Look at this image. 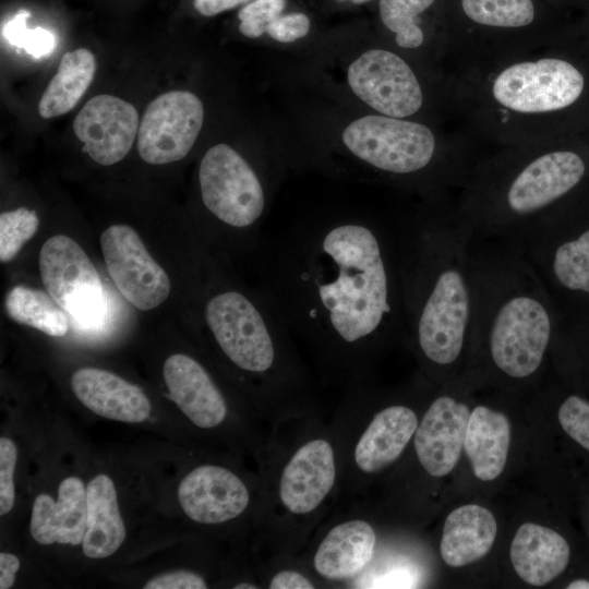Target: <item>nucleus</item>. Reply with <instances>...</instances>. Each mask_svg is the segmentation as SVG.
Returning a JSON list of instances; mask_svg holds the SVG:
<instances>
[{
	"label": "nucleus",
	"instance_id": "obj_1",
	"mask_svg": "<svg viewBox=\"0 0 589 589\" xmlns=\"http://www.w3.org/2000/svg\"><path fill=\"white\" fill-rule=\"evenodd\" d=\"M414 211L327 215L264 231L259 290L288 328L318 346L356 351L408 337L405 281Z\"/></svg>",
	"mask_w": 589,
	"mask_h": 589
},
{
	"label": "nucleus",
	"instance_id": "obj_7",
	"mask_svg": "<svg viewBox=\"0 0 589 589\" xmlns=\"http://www.w3.org/2000/svg\"><path fill=\"white\" fill-rule=\"evenodd\" d=\"M517 243L556 303L589 301V184Z\"/></svg>",
	"mask_w": 589,
	"mask_h": 589
},
{
	"label": "nucleus",
	"instance_id": "obj_43",
	"mask_svg": "<svg viewBox=\"0 0 589 589\" xmlns=\"http://www.w3.org/2000/svg\"><path fill=\"white\" fill-rule=\"evenodd\" d=\"M568 589H589V581L586 579H577L572 581L568 586Z\"/></svg>",
	"mask_w": 589,
	"mask_h": 589
},
{
	"label": "nucleus",
	"instance_id": "obj_23",
	"mask_svg": "<svg viewBox=\"0 0 589 589\" xmlns=\"http://www.w3.org/2000/svg\"><path fill=\"white\" fill-rule=\"evenodd\" d=\"M417 428V416L409 407L394 405L382 409L357 443V466L366 473L387 467L400 456Z\"/></svg>",
	"mask_w": 589,
	"mask_h": 589
},
{
	"label": "nucleus",
	"instance_id": "obj_8",
	"mask_svg": "<svg viewBox=\"0 0 589 589\" xmlns=\"http://www.w3.org/2000/svg\"><path fill=\"white\" fill-rule=\"evenodd\" d=\"M203 320L220 351L239 370L268 375L277 369L289 330L260 290L230 287L213 292L204 301Z\"/></svg>",
	"mask_w": 589,
	"mask_h": 589
},
{
	"label": "nucleus",
	"instance_id": "obj_19",
	"mask_svg": "<svg viewBox=\"0 0 589 589\" xmlns=\"http://www.w3.org/2000/svg\"><path fill=\"white\" fill-rule=\"evenodd\" d=\"M336 478L332 445L316 438L301 446L285 467L279 497L293 514L314 510L329 493Z\"/></svg>",
	"mask_w": 589,
	"mask_h": 589
},
{
	"label": "nucleus",
	"instance_id": "obj_15",
	"mask_svg": "<svg viewBox=\"0 0 589 589\" xmlns=\"http://www.w3.org/2000/svg\"><path fill=\"white\" fill-rule=\"evenodd\" d=\"M139 127L135 107L107 94L89 99L73 122L76 137L84 143V152L103 166L113 165L127 156Z\"/></svg>",
	"mask_w": 589,
	"mask_h": 589
},
{
	"label": "nucleus",
	"instance_id": "obj_2",
	"mask_svg": "<svg viewBox=\"0 0 589 589\" xmlns=\"http://www.w3.org/2000/svg\"><path fill=\"white\" fill-rule=\"evenodd\" d=\"M454 118L490 146L589 134V51L560 41L444 72Z\"/></svg>",
	"mask_w": 589,
	"mask_h": 589
},
{
	"label": "nucleus",
	"instance_id": "obj_10",
	"mask_svg": "<svg viewBox=\"0 0 589 589\" xmlns=\"http://www.w3.org/2000/svg\"><path fill=\"white\" fill-rule=\"evenodd\" d=\"M199 183L207 212L257 243V229L267 212V190L249 161L227 144L214 145L201 160Z\"/></svg>",
	"mask_w": 589,
	"mask_h": 589
},
{
	"label": "nucleus",
	"instance_id": "obj_35",
	"mask_svg": "<svg viewBox=\"0 0 589 589\" xmlns=\"http://www.w3.org/2000/svg\"><path fill=\"white\" fill-rule=\"evenodd\" d=\"M420 574L410 565H395L383 573L369 576L362 580L364 588H414L420 581Z\"/></svg>",
	"mask_w": 589,
	"mask_h": 589
},
{
	"label": "nucleus",
	"instance_id": "obj_28",
	"mask_svg": "<svg viewBox=\"0 0 589 589\" xmlns=\"http://www.w3.org/2000/svg\"><path fill=\"white\" fill-rule=\"evenodd\" d=\"M96 70L94 55L80 48L67 52L57 73L49 82L38 104V112L45 118H53L69 112L89 87Z\"/></svg>",
	"mask_w": 589,
	"mask_h": 589
},
{
	"label": "nucleus",
	"instance_id": "obj_3",
	"mask_svg": "<svg viewBox=\"0 0 589 589\" xmlns=\"http://www.w3.org/2000/svg\"><path fill=\"white\" fill-rule=\"evenodd\" d=\"M473 230L456 192L424 197L416 208L405 281L408 337L436 368L453 366L469 345Z\"/></svg>",
	"mask_w": 589,
	"mask_h": 589
},
{
	"label": "nucleus",
	"instance_id": "obj_41",
	"mask_svg": "<svg viewBox=\"0 0 589 589\" xmlns=\"http://www.w3.org/2000/svg\"><path fill=\"white\" fill-rule=\"evenodd\" d=\"M20 566L17 556L7 552L0 553V589H9L14 585Z\"/></svg>",
	"mask_w": 589,
	"mask_h": 589
},
{
	"label": "nucleus",
	"instance_id": "obj_27",
	"mask_svg": "<svg viewBox=\"0 0 589 589\" xmlns=\"http://www.w3.org/2000/svg\"><path fill=\"white\" fill-rule=\"evenodd\" d=\"M509 443L510 424L503 412L482 405L472 409L464 447L479 480L492 481L502 473Z\"/></svg>",
	"mask_w": 589,
	"mask_h": 589
},
{
	"label": "nucleus",
	"instance_id": "obj_37",
	"mask_svg": "<svg viewBox=\"0 0 589 589\" xmlns=\"http://www.w3.org/2000/svg\"><path fill=\"white\" fill-rule=\"evenodd\" d=\"M145 589H204L206 581L202 576L190 570H173L151 578Z\"/></svg>",
	"mask_w": 589,
	"mask_h": 589
},
{
	"label": "nucleus",
	"instance_id": "obj_26",
	"mask_svg": "<svg viewBox=\"0 0 589 589\" xmlns=\"http://www.w3.org/2000/svg\"><path fill=\"white\" fill-rule=\"evenodd\" d=\"M375 541V532L366 521L342 522L321 542L314 556V567L325 578L352 577L372 560Z\"/></svg>",
	"mask_w": 589,
	"mask_h": 589
},
{
	"label": "nucleus",
	"instance_id": "obj_21",
	"mask_svg": "<svg viewBox=\"0 0 589 589\" xmlns=\"http://www.w3.org/2000/svg\"><path fill=\"white\" fill-rule=\"evenodd\" d=\"M76 398L99 417L125 423L145 421L152 405L144 392L117 374L97 368H82L71 377Z\"/></svg>",
	"mask_w": 589,
	"mask_h": 589
},
{
	"label": "nucleus",
	"instance_id": "obj_45",
	"mask_svg": "<svg viewBox=\"0 0 589 589\" xmlns=\"http://www.w3.org/2000/svg\"><path fill=\"white\" fill-rule=\"evenodd\" d=\"M338 1H344V0H338ZM350 1L356 3V4H361V3L368 2L370 0H350Z\"/></svg>",
	"mask_w": 589,
	"mask_h": 589
},
{
	"label": "nucleus",
	"instance_id": "obj_39",
	"mask_svg": "<svg viewBox=\"0 0 589 589\" xmlns=\"http://www.w3.org/2000/svg\"><path fill=\"white\" fill-rule=\"evenodd\" d=\"M271 589H312L314 586L302 574L293 570L277 573L269 582Z\"/></svg>",
	"mask_w": 589,
	"mask_h": 589
},
{
	"label": "nucleus",
	"instance_id": "obj_18",
	"mask_svg": "<svg viewBox=\"0 0 589 589\" xmlns=\"http://www.w3.org/2000/svg\"><path fill=\"white\" fill-rule=\"evenodd\" d=\"M163 374L170 398L196 426L211 429L227 416L225 397L205 368L191 356L167 358Z\"/></svg>",
	"mask_w": 589,
	"mask_h": 589
},
{
	"label": "nucleus",
	"instance_id": "obj_29",
	"mask_svg": "<svg viewBox=\"0 0 589 589\" xmlns=\"http://www.w3.org/2000/svg\"><path fill=\"white\" fill-rule=\"evenodd\" d=\"M8 315L15 322L36 328L52 337H62L68 333L69 320L65 311L48 293L16 286L4 301Z\"/></svg>",
	"mask_w": 589,
	"mask_h": 589
},
{
	"label": "nucleus",
	"instance_id": "obj_44",
	"mask_svg": "<svg viewBox=\"0 0 589 589\" xmlns=\"http://www.w3.org/2000/svg\"><path fill=\"white\" fill-rule=\"evenodd\" d=\"M235 589H256L257 586H254L252 584H238L237 586L233 587Z\"/></svg>",
	"mask_w": 589,
	"mask_h": 589
},
{
	"label": "nucleus",
	"instance_id": "obj_30",
	"mask_svg": "<svg viewBox=\"0 0 589 589\" xmlns=\"http://www.w3.org/2000/svg\"><path fill=\"white\" fill-rule=\"evenodd\" d=\"M434 2L435 0H380L381 21L393 33L394 41L399 48H423L426 36L420 25V15Z\"/></svg>",
	"mask_w": 589,
	"mask_h": 589
},
{
	"label": "nucleus",
	"instance_id": "obj_5",
	"mask_svg": "<svg viewBox=\"0 0 589 589\" xmlns=\"http://www.w3.org/2000/svg\"><path fill=\"white\" fill-rule=\"evenodd\" d=\"M470 346H481L493 369L514 381L541 368L558 330L548 287L514 241L473 233Z\"/></svg>",
	"mask_w": 589,
	"mask_h": 589
},
{
	"label": "nucleus",
	"instance_id": "obj_24",
	"mask_svg": "<svg viewBox=\"0 0 589 589\" xmlns=\"http://www.w3.org/2000/svg\"><path fill=\"white\" fill-rule=\"evenodd\" d=\"M86 531L82 550L89 558H106L116 553L127 537L112 479L99 473L86 485Z\"/></svg>",
	"mask_w": 589,
	"mask_h": 589
},
{
	"label": "nucleus",
	"instance_id": "obj_38",
	"mask_svg": "<svg viewBox=\"0 0 589 589\" xmlns=\"http://www.w3.org/2000/svg\"><path fill=\"white\" fill-rule=\"evenodd\" d=\"M56 46L55 35L43 27L26 29L21 38L19 48H23L28 55L39 58L50 53Z\"/></svg>",
	"mask_w": 589,
	"mask_h": 589
},
{
	"label": "nucleus",
	"instance_id": "obj_12",
	"mask_svg": "<svg viewBox=\"0 0 589 589\" xmlns=\"http://www.w3.org/2000/svg\"><path fill=\"white\" fill-rule=\"evenodd\" d=\"M347 77L357 97L378 115L410 119L426 101L417 72L389 49L366 50L349 65Z\"/></svg>",
	"mask_w": 589,
	"mask_h": 589
},
{
	"label": "nucleus",
	"instance_id": "obj_20",
	"mask_svg": "<svg viewBox=\"0 0 589 589\" xmlns=\"http://www.w3.org/2000/svg\"><path fill=\"white\" fill-rule=\"evenodd\" d=\"M86 486L79 477L64 478L57 500L38 494L33 503L29 531L43 545L82 544L86 531Z\"/></svg>",
	"mask_w": 589,
	"mask_h": 589
},
{
	"label": "nucleus",
	"instance_id": "obj_14",
	"mask_svg": "<svg viewBox=\"0 0 589 589\" xmlns=\"http://www.w3.org/2000/svg\"><path fill=\"white\" fill-rule=\"evenodd\" d=\"M109 276L120 293L135 308L148 311L170 293V280L151 256L137 232L127 225H112L100 236Z\"/></svg>",
	"mask_w": 589,
	"mask_h": 589
},
{
	"label": "nucleus",
	"instance_id": "obj_16",
	"mask_svg": "<svg viewBox=\"0 0 589 589\" xmlns=\"http://www.w3.org/2000/svg\"><path fill=\"white\" fill-rule=\"evenodd\" d=\"M178 500L191 520L213 525L241 515L248 507L250 495L245 484L232 471L203 465L181 480Z\"/></svg>",
	"mask_w": 589,
	"mask_h": 589
},
{
	"label": "nucleus",
	"instance_id": "obj_17",
	"mask_svg": "<svg viewBox=\"0 0 589 589\" xmlns=\"http://www.w3.org/2000/svg\"><path fill=\"white\" fill-rule=\"evenodd\" d=\"M470 416L455 398H435L414 432V448L423 469L433 477L448 474L459 460Z\"/></svg>",
	"mask_w": 589,
	"mask_h": 589
},
{
	"label": "nucleus",
	"instance_id": "obj_31",
	"mask_svg": "<svg viewBox=\"0 0 589 589\" xmlns=\"http://www.w3.org/2000/svg\"><path fill=\"white\" fill-rule=\"evenodd\" d=\"M39 218L35 211L19 207L0 215V261L13 260L37 231Z\"/></svg>",
	"mask_w": 589,
	"mask_h": 589
},
{
	"label": "nucleus",
	"instance_id": "obj_11",
	"mask_svg": "<svg viewBox=\"0 0 589 589\" xmlns=\"http://www.w3.org/2000/svg\"><path fill=\"white\" fill-rule=\"evenodd\" d=\"M39 269L48 293L81 327L103 324L107 312L104 287L76 241L64 235L49 238L39 253Z\"/></svg>",
	"mask_w": 589,
	"mask_h": 589
},
{
	"label": "nucleus",
	"instance_id": "obj_6",
	"mask_svg": "<svg viewBox=\"0 0 589 589\" xmlns=\"http://www.w3.org/2000/svg\"><path fill=\"white\" fill-rule=\"evenodd\" d=\"M342 143L371 170L413 184L424 197L457 192L491 147L459 122L437 132L425 122L383 115L351 122Z\"/></svg>",
	"mask_w": 589,
	"mask_h": 589
},
{
	"label": "nucleus",
	"instance_id": "obj_34",
	"mask_svg": "<svg viewBox=\"0 0 589 589\" xmlns=\"http://www.w3.org/2000/svg\"><path fill=\"white\" fill-rule=\"evenodd\" d=\"M17 449L12 440L0 437V515L11 512L14 505V469Z\"/></svg>",
	"mask_w": 589,
	"mask_h": 589
},
{
	"label": "nucleus",
	"instance_id": "obj_33",
	"mask_svg": "<svg viewBox=\"0 0 589 589\" xmlns=\"http://www.w3.org/2000/svg\"><path fill=\"white\" fill-rule=\"evenodd\" d=\"M285 0H254L238 13L239 29L249 38H257L266 33L267 25L280 15Z\"/></svg>",
	"mask_w": 589,
	"mask_h": 589
},
{
	"label": "nucleus",
	"instance_id": "obj_36",
	"mask_svg": "<svg viewBox=\"0 0 589 589\" xmlns=\"http://www.w3.org/2000/svg\"><path fill=\"white\" fill-rule=\"evenodd\" d=\"M310 29V20L303 13L279 15L266 27V33L279 43H291L304 37Z\"/></svg>",
	"mask_w": 589,
	"mask_h": 589
},
{
	"label": "nucleus",
	"instance_id": "obj_42",
	"mask_svg": "<svg viewBox=\"0 0 589 589\" xmlns=\"http://www.w3.org/2000/svg\"><path fill=\"white\" fill-rule=\"evenodd\" d=\"M250 0H194L195 10L204 16H213L233 9Z\"/></svg>",
	"mask_w": 589,
	"mask_h": 589
},
{
	"label": "nucleus",
	"instance_id": "obj_9",
	"mask_svg": "<svg viewBox=\"0 0 589 589\" xmlns=\"http://www.w3.org/2000/svg\"><path fill=\"white\" fill-rule=\"evenodd\" d=\"M468 27L447 35L443 70L563 41L536 27L533 0H459Z\"/></svg>",
	"mask_w": 589,
	"mask_h": 589
},
{
	"label": "nucleus",
	"instance_id": "obj_22",
	"mask_svg": "<svg viewBox=\"0 0 589 589\" xmlns=\"http://www.w3.org/2000/svg\"><path fill=\"white\" fill-rule=\"evenodd\" d=\"M567 541L555 530L533 522L522 524L510 545V561L527 584L543 586L560 576L568 565Z\"/></svg>",
	"mask_w": 589,
	"mask_h": 589
},
{
	"label": "nucleus",
	"instance_id": "obj_46",
	"mask_svg": "<svg viewBox=\"0 0 589 589\" xmlns=\"http://www.w3.org/2000/svg\"><path fill=\"white\" fill-rule=\"evenodd\" d=\"M585 48L589 51V45H588V46H585Z\"/></svg>",
	"mask_w": 589,
	"mask_h": 589
},
{
	"label": "nucleus",
	"instance_id": "obj_25",
	"mask_svg": "<svg viewBox=\"0 0 589 589\" xmlns=\"http://www.w3.org/2000/svg\"><path fill=\"white\" fill-rule=\"evenodd\" d=\"M496 532V520L488 508L476 504L457 507L444 522L441 556L452 567L471 564L490 551Z\"/></svg>",
	"mask_w": 589,
	"mask_h": 589
},
{
	"label": "nucleus",
	"instance_id": "obj_13",
	"mask_svg": "<svg viewBox=\"0 0 589 589\" xmlns=\"http://www.w3.org/2000/svg\"><path fill=\"white\" fill-rule=\"evenodd\" d=\"M204 107L188 91H171L152 100L137 132L141 158L152 165H164L184 158L202 129Z\"/></svg>",
	"mask_w": 589,
	"mask_h": 589
},
{
	"label": "nucleus",
	"instance_id": "obj_32",
	"mask_svg": "<svg viewBox=\"0 0 589 589\" xmlns=\"http://www.w3.org/2000/svg\"><path fill=\"white\" fill-rule=\"evenodd\" d=\"M557 417L563 430L589 450V401L578 395H569L560 406Z\"/></svg>",
	"mask_w": 589,
	"mask_h": 589
},
{
	"label": "nucleus",
	"instance_id": "obj_4",
	"mask_svg": "<svg viewBox=\"0 0 589 589\" xmlns=\"http://www.w3.org/2000/svg\"><path fill=\"white\" fill-rule=\"evenodd\" d=\"M589 184V134L492 146L456 192L473 233L518 242Z\"/></svg>",
	"mask_w": 589,
	"mask_h": 589
},
{
	"label": "nucleus",
	"instance_id": "obj_40",
	"mask_svg": "<svg viewBox=\"0 0 589 589\" xmlns=\"http://www.w3.org/2000/svg\"><path fill=\"white\" fill-rule=\"evenodd\" d=\"M29 12L20 11L11 21L7 22L2 27V36L9 41L12 46L19 48L21 38L26 27V19L29 17Z\"/></svg>",
	"mask_w": 589,
	"mask_h": 589
}]
</instances>
